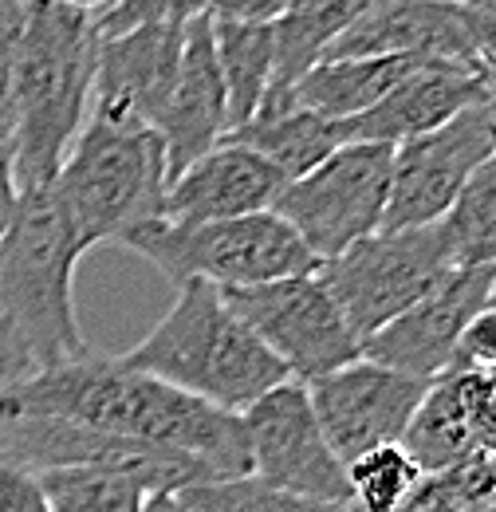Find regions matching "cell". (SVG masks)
<instances>
[{
	"instance_id": "obj_42",
	"label": "cell",
	"mask_w": 496,
	"mask_h": 512,
	"mask_svg": "<svg viewBox=\"0 0 496 512\" xmlns=\"http://www.w3.org/2000/svg\"><path fill=\"white\" fill-rule=\"evenodd\" d=\"M493 4H496V0H493Z\"/></svg>"
},
{
	"instance_id": "obj_13",
	"label": "cell",
	"mask_w": 496,
	"mask_h": 512,
	"mask_svg": "<svg viewBox=\"0 0 496 512\" xmlns=\"http://www.w3.org/2000/svg\"><path fill=\"white\" fill-rule=\"evenodd\" d=\"M493 280L496 264H465V268L457 264L418 304H410L402 316L367 335L363 355L390 371L434 383L437 375L453 367L457 339L465 323L489 304Z\"/></svg>"
},
{
	"instance_id": "obj_35",
	"label": "cell",
	"mask_w": 496,
	"mask_h": 512,
	"mask_svg": "<svg viewBox=\"0 0 496 512\" xmlns=\"http://www.w3.org/2000/svg\"><path fill=\"white\" fill-rule=\"evenodd\" d=\"M20 205V178H16V154H12V138L0 134V237L8 233L12 217Z\"/></svg>"
},
{
	"instance_id": "obj_31",
	"label": "cell",
	"mask_w": 496,
	"mask_h": 512,
	"mask_svg": "<svg viewBox=\"0 0 496 512\" xmlns=\"http://www.w3.org/2000/svg\"><path fill=\"white\" fill-rule=\"evenodd\" d=\"M189 12H197L193 0H111L103 12L91 16V28L95 36H123L130 28L170 20V16H189Z\"/></svg>"
},
{
	"instance_id": "obj_38",
	"label": "cell",
	"mask_w": 496,
	"mask_h": 512,
	"mask_svg": "<svg viewBox=\"0 0 496 512\" xmlns=\"http://www.w3.org/2000/svg\"><path fill=\"white\" fill-rule=\"evenodd\" d=\"M63 8H75V12H87V16H95V12H103L111 0H56Z\"/></svg>"
},
{
	"instance_id": "obj_33",
	"label": "cell",
	"mask_w": 496,
	"mask_h": 512,
	"mask_svg": "<svg viewBox=\"0 0 496 512\" xmlns=\"http://www.w3.org/2000/svg\"><path fill=\"white\" fill-rule=\"evenodd\" d=\"M493 363H496V304L489 300L473 320L465 323L449 371H485Z\"/></svg>"
},
{
	"instance_id": "obj_9",
	"label": "cell",
	"mask_w": 496,
	"mask_h": 512,
	"mask_svg": "<svg viewBox=\"0 0 496 512\" xmlns=\"http://www.w3.org/2000/svg\"><path fill=\"white\" fill-rule=\"evenodd\" d=\"M221 296L296 383L323 379L363 355V339L335 304L319 268L256 288H221Z\"/></svg>"
},
{
	"instance_id": "obj_24",
	"label": "cell",
	"mask_w": 496,
	"mask_h": 512,
	"mask_svg": "<svg viewBox=\"0 0 496 512\" xmlns=\"http://www.w3.org/2000/svg\"><path fill=\"white\" fill-rule=\"evenodd\" d=\"M398 446L414 457V465L430 477V473H449V469H461L477 457H485L469 422H465V410H461V398H457V386L453 375H437L426 398L418 402L406 434Z\"/></svg>"
},
{
	"instance_id": "obj_2",
	"label": "cell",
	"mask_w": 496,
	"mask_h": 512,
	"mask_svg": "<svg viewBox=\"0 0 496 512\" xmlns=\"http://www.w3.org/2000/svg\"><path fill=\"white\" fill-rule=\"evenodd\" d=\"M123 363L229 414H241L260 394L292 379L260 335L225 304L221 288L205 280L178 284L174 308L126 351Z\"/></svg>"
},
{
	"instance_id": "obj_1",
	"label": "cell",
	"mask_w": 496,
	"mask_h": 512,
	"mask_svg": "<svg viewBox=\"0 0 496 512\" xmlns=\"http://www.w3.org/2000/svg\"><path fill=\"white\" fill-rule=\"evenodd\" d=\"M32 418L182 449L205 461L217 477H241L252 469L241 414L209 406L178 386L126 367L123 359L95 351L0 386V426Z\"/></svg>"
},
{
	"instance_id": "obj_16",
	"label": "cell",
	"mask_w": 496,
	"mask_h": 512,
	"mask_svg": "<svg viewBox=\"0 0 496 512\" xmlns=\"http://www.w3.org/2000/svg\"><path fill=\"white\" fill-rule=\"evenodd\" d=\"M8 430L12 446L24 461H32L36 469L48 465H95V469H111V473H126L138 485H146V493H162V489H189L201 481H217V473L189 457L182 449L166 446H146V442H130V438H115V434H99L87 426H67V422H12L0 426Z\"/></svg>"
},
{
	"instance_id": "obj_25",
	"label": "cell",
	"mask_w": 496,
	"mask_h": 512,
	"mask_svg": "<svg viewBox=\"0 0 496 512\" xmlns=\"http://www.w3.org/2000/svg\"><path fill=\"white\" fill-rule=\"evenodd\" d=\"M40 485L52 512H138L150 497L134 477L95 465H48Z\"/></svg>"
},
{
	"instance_id": "obj_37",
	"label": "cell",
	"mask_w": 496,
	"mask_h": 512,
	"mask_svg": "<svg viewBox=\"0 0 496 512\" xmlns=\"http://www.w3.org/2000/svg\"><path fill=\"white\" fill-rule=\"evenodd\" d=\"M138 512H193V509L186 505L182 489H178V493H174V489H162V493H150Z\"/></svg>"
},
{
	"instance_id": "obj_6",
	"label": "cell",
	"mask_w": 496,
	"mask_h": 512,
	"mask_svg": "<svg viewBox=\"0 0 496 512\" xmlns=\"http://www.w3.org/2000/svg\"><path fill=\"white\" fill-rule=\"evenodd\" d=\"M123 245L146 256L174 288L186 280H205L213 288H256L319 268L300 233L276 209L205 225L150 221L134 229Z\"/></svg>"
},
{
	"instance_id": "obj_34",
	"label": "cell",
	"mask_w": 496,
	"mask_h": 512,
	"mask_svg": "<svg viewBox=\"0 0 496 512\" xmlns=\"http://www.w3.org/2000/svg\"><path fill=\"white\" fill-rule=\"evenodd\" d=\"M292 0H193L197 12L213 20H276Z\"/></svg>"
},
{
	"instance_id": "obj_14",
	"label": "cell",
	"mask_w": 496,
	"mask_h": 512,
	"mask_svg": "<svg viewBox=\"0 0 496 512\" xmlns=\"http://www.w3.org/2000/svg\"><path fill=\"white\" fill-rule=\"evenodd\" d=\"M481 12L485 8L453 0H371L351 20V28L323 52V60L410 56L481 71Z\"/></svg>"
},
{
	"instance_id": "obj_17",
	"label": "cell",
	"mask_w": 496,
	"mask_h": 512,
	"mask_svg": "<svg viewBox=\"0 0 496 512\" xmlns=\"http://www.w3.org/2000/svg\"><path fill=\"white\" fill-rule=\"evenodd\" d=\"M288 178L256 150L233 138H221L213 150L178 170L162 197V221L170 225H205L272 209Z\"/></svg>"
},
{
	"instance_id": "obj_28",
	"label": "cell",
	"mask_w": 496,
	"mask_h": 512,
	"mask_svg": "<svg viewBox=\"0 0 496 512\" xmlns=\"http://www.w3.org/2000/svg\"><path fill=\"white\" fill-rule=\"evenodd\" d=\"M182 497L193 512H351V505H323V501L272 489L256 473L201 481V485L182 489Z\"/></svg>"
},
{
	"instance_id": "obj_22",
	"label": "cell",
	"mask_w": 496,
	"mask_h": 512,
	"mask_svg": "<svg viewBox=\"0 0 496 512\" xmlns=\"http://www.w3.org/2000/svg\"><path fill=\"white\" fill-rule=\"evenodd\" d=\"M225 138H233V142H241L248 150L264 154L288 182L304 178L331 150L343 146L339 123L319 119L315 111L300 107V103L276 107V111H256L245 127L229 130Z\"/></svg>"
},
{
	"instance_id": "obj_5",
	"label": "cell",
	"mask_w": 496,
	"mask_h": 512,
	"mask_svg": "<svg viewBox=\"0 0 496 512\" xmlns=\"http://www.w3.org/2000/svg\"><path fill=\"white\" fill-rule=\"evenodd\" d=\"M170 186L166 146L154 127L111 123L87 115L67 146L52 190L67 209L83 249L119 241L150 221H162Z\"/></svg>"
},
{
	"instance_id": "obj_18",
	"label": "cell",
	"mask_w": 496,
	"mask_h": 512,
	"mask_svg": "<svg viewBox=\"0 0 496 512\" xmlns=\"http://www.w3.org/2000/svg\"><path fill=\"white\" fill-rule=\"evenodd\" d=\"M481 99H489V83L477 67L422 60L406 79H398L371 111L339 123V134H343V142L398 146L414 134L437 130Z\"/></svg>"
},
{
	"instance_id": "obj_23",
	"label": "cell",
	"mask_w": 496,
	"mask_h": 512,
	"mask_svg": "<svg viewBox=\"0 0 496 512\" xmlns=\"http://www.w3.org/2000/svg\"><path fill=\"white\" fill-rule=\"evenodd\" d=\"M213 52H217L221 83H225L229 130H237L256 115L272 83V67H276L272 20H213Z\"/></svg>"
},
{
	"instance_id": "obj_26",
	"label": "cell",
	"mask_w": 496,
	"mask_h": 512,
	"mask_svg": "<svg viewBox=\"0 0 496 512\" xmlns=\"http://www.w3.org/2000/svg\"><path fill=\"white\" fill-rule=\"evenodd\" d=\"M453 260L465 264H496V150L473 170L457 201L441 217Z\"/></svg>"
},
{
	"instance_id": "obj_4",
	"label": "cell",
	"mask_w": 496,
	"mask_h": 512,
	"mask_svg": "<svg viewBox=\"0 0 496 512\" xmlns=\"http://www.w3.org/2000/svg\"><path fill=\"white\" fill-rule=\"evenodd\" d=\"M95 28L87 12L44 0L28 12L12 79V154L24 186H48L87 119L95 79Z\"/></svg>"
},
{
	"instance_id": "obj_3",
	"label": "cell",
	"mask_w": 496,
	"mask_h": 512,
	"mask_svg": "<svg viewBox=\"0 0 496 512\" xmlns=\"http://www.w3.org/2000/svg\"><path fill=\"white\" fill-rule=\"evenodd\" d=\"M83 241L48 186H24L0 237V320L20 339L32 371L60 367L87 351L75 320V264Z\"/></svg>"
},
{
	"instance_id": "obj_12",
	"label": "cell",
	"mask_w": 496,
	"mask_h": 512,
	"mask_svg": "<svg viewBox=\"0 0 496 512\" xmlns=\"http://www.w3.org/2000/svg\"><path fill=\"white\" fill-rule=\"evenodd\" d=\"M304 386H308L311 410L343 465L367 449L402 442L418 402L430 390L426 379L390 371L367 355Z\"/></svg>"
},
{
	"instance_id": "obj_11",
	"label": "cell",
	"mask_w": 496,
	"mask_h": 512,
	"mask_svg": "<svg viewBox=\"0 0 496 512\" xmlns=\"http://www.w3.org/2000/svg\"><path fill=\"white\" fill-rule=\"evenodd\" d=\"M496 150V99H481L437 130L394 146V174L382 229H418L449 213L461 186Z\"/></svg>"
},
{
	"instance_id": "obj_27",
	"label": "cell",
	"mask_w": 496,
	"mask_h": 512,
	"mask_svg": "<svg viewBox=\"0 0 496 512\" xmlns=\"http://www.w3.org/2000/svg\"><path fill=\"white\" fill-rule=\"evenodd\" d=\"M426 473L414 465V457L398 446H378L347 461V485H351V512H394L422 481Z\"/></svg>"
},
{
	"instance_id": "obj_19",
	"label": "cell",
	"mask_w": 496,
	"mask_h": 512,
	"mask_svg": "<svg viewBox=\"0 0 496 512\" xmlns=\"http://www.w3.org/2000/svg\"><path fill=\"white\" fill-rule=\"evenodd\" d=\"M154 130L166 146L170 178L205 150H213L229 130L225 83L213 52V20L205 12H193L186 20V48H182L178 79L162 115L154 119Z\"/></svg>"
},
{
	"instance_id": "obj_21",
	"label": "cell",
	"mask_w": 496,
	"mask_h": 512,
	"mask_svg": "<svg viewBox=\"0 0 496 512\" xmlns=\"http://www.w3.org/2000/svg\"><path fill=\"white\" fill-rule=\"evenodd\" d=\"M422 60L410 56H359V60H319L308 75L296 83V103L315 111L319 119L347 123L398 83Z\"/></svg>"
},
{
	"instance_id": "obj_40",
	"label": "cell",
	"mask_w": 496,
	"mask_h": 512,
	"mask_svg": "<svg viewBox=\"0 0 496 512\" xmlns=\"http://www.w3.org/2000/svg\"><path fill=\"white\" fill-rule=\"evenodd\" d=\"M485 375H489V383H493V390H496V363L493 367H485Z\"/></svg>"
},
{
	"instance_id": "obj_30",
	"label": "cell",
	"mask_w": 496,
	"mask_h": 512,
	"mask_svg": "<svg viewBox=\"0 0 496 512\" xmlns=\"http://www.w3.org/2000/svg\"><path fill=\"white\" fill-rule=\"evenodd\" d=\"M32 8L36 4L28 0H0V134L8 138H12V79H16L20 40Z\"/></svg>"
},
{
	"instance_id": "obj_7",
	"label": "cell",
	"mask_w": 496,
	"mask_h": 512,
	"mask_svg": "<svg viewBox=\"0 0 496 512\" xmlns=\"http://www.w3.org/2000/svg\"><path fill=\"white\" fill-rule=\"evenodd\" d=\"M457 268L445 225H418V229H378L355 241L347 253L319 264L323 284L331 288L335 304L359 339L402 316L418 304L430 288H437Z\"/></svg>"
},
{
	"instance_id": "obj_20",
	"label": "cell",
	"mask_w": 496,
	"mask_h": 512,
	"mask_svg": "<svg viewBox=\"0 0 496 512\" xmlns=\"http://www.w3.org/2000/svg\"><path fill=\"white\" fill-rule=\"evenodd\" d=\"M367 4L371 0H292L272 20L276 67H272V83H268L256 111L292 107L296 103V83L323 60V52L351 28V20Z\"/></svg>"
},
{
	"instance_id": "obj_39",
	"label": "cell",
	"mask_w": 496,
	"mask_h": 512,
	"mask_svg": "<svg viewBox=\"0 0 496 512\" xmlns=\"http://www.w3.org/2000/svg\"><path fill=\"white\" fill-rule=\"evenodd\" d=\"M453 4H469V8H496L493 0H453Z\"/></svg>"
},
{
	"instance_id": "obj_32",
	"label": "cell",
	"mask_w": 496,
	"mask_h": 512,
	"mask_svg": "<svg viewBox=\"0 0 496 512\" xmlns=\"http://www.w3.org/2000/svg\"><path fill=\"white\" fill-rule=\"evenodd\" d=\"M0 512H52L40 485V469L16 449H0Z\"/></svg>"
},
{
	"instance_id": "obj_10",
	"label": "cell",
	"mask_w": 496,
	"mask_h": 512,
	"mask_svg": "<svg viewBox=\"0 0 496 512\" xmlns=\"http://www.w3.org/2000/svg\"><path fill=\"white\" fill-rule=\"evenodd\" d=\"M248 442V473L268 481L272 489L323 501V505H351L347 465L335 457L315 410L308 386L288 379L260 394L248 410H241Z\"/></svg>"
},
{
	"instance_id": "obj_41",
	"label": "cell",
	"mask_w": 496,
	"mask_h": 512,
	"mask_svg": "<svg viewBox=\"0 0 496 512\" xmlns=\"http://www.w3.org/2000/svg\"><path fill=\"white\" fill-rule=\"evenodd\" d=\"M493 461H496V453H493Z\"/></svg>"
},
{
	"instance_id": "obj_8",
	"label": "cell",
	"mask_w": 496,
	"mask_h": 512,
	"mask_svg": "<svg viewBox=\"0 0 496 512\" xmlns=\"http://www.w3.org/2000/svg\"><path fill=\"white\" fill-rule=\"evenodd\" d=\"M390 174H394V146L343 142L315 170L288 182L272 209L300 233L311 256L323 264L382 229L390 201Z\"/></svg>"
},
{
	"instance_id": "obj_36",
	"label": "cell",
	"mask_w": 496,
	"mask_h": 512,
	"mask_svg": "<svg viewBox=\"0 0 496 512\" xmlns=\"http://www.w3.org/2000/svg\"><path fill=\"white\" fill-rule=\"evenodd\" d=\"M24 375H32V363H28L24 347H20V339L12 335V327L0 320V386L16 383Z\"/></svg>"
},
{
	"instance_id": "obj_15",
	"label": "cell",
	"mask_w": 496,
	"mask_h": 512,
	"mask_svg": "<svg viewBox=\"0 0 496 512\" xmlns=\"http://www.w3.org/2000/svg\"><path fill=\"white\" fill-rule=\"evenodd\" d=\"M189 16L154 20L123 36H99L87 115L130 127H154L178 79Z\"/></svg>"
},
{
	"instance_id": "obj_29",
	"label": "cell",
	"mask_w": 496,
	"mask_h": 512,
	"mask_svg": "<svg viewBox=\"0 0 496 512\" xmlns=\"http://www.w3.org/2000/svg\"><path fill=\"white\" fill-rule=\"evenodd\" d=\"M453 386H457V398H461V410H465V422L477 438V446L485 457L496 453V390L489 383L485 371H449Z\"/></svg>"
}]
</instances>
